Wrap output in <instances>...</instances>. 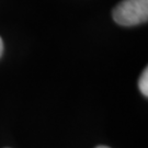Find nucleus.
Returning <instances> with one entry per match:
<instances>
[{
    "label": "nucleus",
    "instance_id": "7ed1b4c3",
    "mask_svg": "<svg viewBox=\"0 0 148 148\" xmlns=\"http://www.w3.org/2000/svg\"><path fill=\"white\" fill-rule=\"evenodd\" d=\"M2 52H3V42H2V40H1V37H0V57H1V55H2Z\"/></svg>",
    "mask_w": 148,
    "mask_h": 148
},
{
    "label": "nucleus",
    "instance_id": "f03ea898",
    "mask_svg": "<svg viewBox=\"0 0 148 148\" xmlns=\"http://www.w3.org/2000/svg\"><path fill=\"white\" fill-rule=\"evenodd\" d=\"M138 87L140 92L143 93L145 97L148 95V70L147 68H145L142 75H140V78L138 80Z\"/></svg>",
    "mask_w": 148,
    "mask_h": 148
},
{
    "label": "nucleus",
    "instance_id": "f257e3e1",
    "mask_svg": "<svg viewBox=\"0 0 148 148\" xmlns=\"http://www.w3.org/2000/svg\"><path fill=\"white\" fill-rule=\"evenodd\" d=\"M113 20L123 27H133L148 20V0H123L113 10Z\"/></svg>",
    "mask_w": 148,
    "mask_h": 148
},
{
    "label": "nucleus",
    "instance_id": "20e7f679",
    "mask_svg": "<svg viewBox=\"0 0 148 148\" xmlns=\"http://www.w3.org/2000/svg\"><path fill=\"white\" fill-rule=\"evenodd\" d=\"M97 148H109V147H106V146H99V147H97Z\"/></svg>",
    "mask_w": 148,
    "mask_h": 148
}]
</instances>
